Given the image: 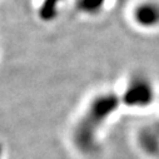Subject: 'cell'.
<instances>
[{"label": "cell", "instance_id": "6da1fadb", "mask_svg": "<svg viewBox=\"0 0 159 159\" xmlns=\"http://www.w3.org/2000/svg\"><path fill=\"white\" fill-rule=\"evenodd\" d=\"M110 107L108 97L94 99L89 108L84 111L83 116L78 120L76 127L73 130V139L78 148L88 150L94 147V133L97 132L99 123L107 115V110Z\"/></svg>", "mask_w": 159, "mask_h": 159}, {"label": "cell", "instance_id": "7a4b0ae2", "mask_svg": "<svg viewBox=\"0 0 159 159\" xmlns=\"http://www.w3.org/2000/svg\"><path fill=\"white\" fill-rule=\"evenodd\" d=\"M135 21L145 28H152L159 24V4L154 2H145L134 10Z\"/></svg>", "mask_w": 159, "mask_h": 159}, {"label": "cell", "instance_id": "3957f363", "mask_svg": "<svg viewBox=\"0 0 159 159\" xmlns=\"http://www.w3.org/2000/svg\"><path fill=\"white\" fill-rule=\"evenodd\" d=\"M0 154H2V152H0Z\"/></svg>", "mask_w": 159, "mask_h": 159}]
</instances>
